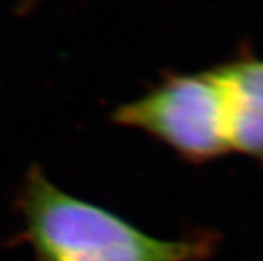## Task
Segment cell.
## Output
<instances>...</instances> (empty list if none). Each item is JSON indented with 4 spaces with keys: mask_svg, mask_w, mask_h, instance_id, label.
<instances>
[{
    "mask_svg": "<svg viewBox=\"0 0 263 261\" xmlns=\"http://www.w3.org/2000/svg\"><path fill=\"white\" fill-rule=\"evenodd\" d=\"M211 71L222 94L230 151L263 165V60L238 58Z\"/></svg>",
    "mask_w": 263,
    "mask_h": 261,
    "instance_id": "cell-3",
    "label": "cell"
},
{
    "mask_svg": "<svg viewBox=\"0 0 263 261\" xmlns=\"http://www.w3.org/2000/svg\"><path fill=\"white\" fill-rule=\"evenodd\" d=\"M29 2H32V0H29Z\"/></svg>",
    "mask_w": 263,
    "mask_h": 261,
    "instance_id": "cell-4",
    "label": "cell"
},
{
    "mask_svg": "<svg viewBox=\"0 0 263 261\" xmlns=\"http://www.w3.org/2000/svg\"><path fill=\"white\" fill-rule=\"evenodd\" d=\"M22 239L35 261H205L216 234L159 239L115 212L74 197L54 184L38 165L27 170L16 198Z\"/></svg>",
    "mask_w": 263,
    "mask_h": 261,
    "instance_id": "cell-1",
    "label": "cell"
},
{
    "mask_svg": "<svg viewBox=\"0 0 263 261\" xmlns=\"http://www.w3.org/2000/svg\"><path fill=\"white\" fill-rule=\"evenodd\" d=\"M115 125L162 142L193 164L230 151L221 88L213 71L175 74L112 113Z\"/></svg>",
    "mask_w": 263,
    "mask_h": 261,
    "instance_id": "cell-2",
    "label": "cell"
}]
</instances>
